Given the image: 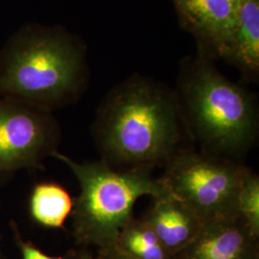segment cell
<instances>
[{"label": "cell", "mask_w": 259, "mask_h": 259, "mask_svg": "<svg viewBox=\"0 0 259 259\" xmlns=\"http://www.w3.org/2000/svg\"><path fill=\"white\" fill-rule=\"evenodd\" d=\"M93 134L101 160L121 169L165 166L194 141L176 92L139 74L107 94Z\"/></svg>", "instance_id": "1"}, {"label": "cell", "mask_w": 259, "mask_h": 259, "mask_svg": "<svg viewBox=\"0 0 259 259\" xmlns=\"http://www.w3.org/2000/svg\"><path fill=\"white\" fill-rule=\"evenodd\" d=\"M88 78L83 40L61 26L27 24L0 51V95L42 111L76 101Z\"/></svg>", "instance_id": "2"}, {"label": "cell", "mask_w": 259, "mask_h": 259, "mask_svg": "<svg viewBox=\"0 0 259 259\" xmlns=\"http://www.w3.org/2000/svg\"><path fill=\"white\" fill-rule=\"evenodd\" d=\"M176 93L203 153L233 159L253 144L258 132L255 96L223 75L208 56L185 60Z\"/></svg>", "instance_id": "3"}, {"label": "cell", "mask_w": 259, "mask_h": 259, "mask_svg": "<svg viewBox=\"0 0 259 259\" xmlns=\"http://www.w3.org/2000/svg\"><path fill=\"white\" fill-rule=\"evenodd\" d=\"M51 157L69 167L80 185L71 212L76 240L103 250L114 247L140 197L172 195L160 178L153 177L151 167L116 170L103 160L77 162L58 150Z\"/></svg>", "instance_id": "4"}, {"label": "cell", "mask_w": 259, "mask_h": 259, "mask_svg": "<svg viewBox=\"0 0 259 259\" xmlns=\"http://www.w3.org/2000/svg\"><path fill=\"white\" fill-rule=\"evenodd\" d=\"M247 168L233 159L191 149L173 157L160 180L205 223L236 214V198Z\"/></svg>", "instance_id": "5"}, {"label": "cell", "mask_w": 259, "mask_h": 259, "mask_svg": "<svg viewBox=\"0 0 259 259\" xmlns=\"http://www.w3.org/2000/svg\"><path fill=\"white\" fill-rule=\"evenodd\" d=\"M59 139L52 112L0 98V183L21 169H44Z\"/></svg>", "instance_id": "6"}, {"label": "cell", "mask_w": 259, "mask_h": 259, "mask_svg": "<svg viewBox=\"0 0 259 259\" xmlns=\"http://www.w3.org/2000/svg\"><path fill=\"white\" fill-rule=\"evenodd\" d=\"M178 17L201 47L200 53L219 57L236 24L238 0H173Z\"/></svg>", "instance_id": "7"}, {"label": "cell", "mask_w": 259, "mask_h": 259, "mask_svg": "<svg viewBox=\"0 0 259 259\" xmlns=\"http://www.w3.org/2000/svg\"><path fill=\"white\" fill-rule=\"evenodd\" d=\"M255 240L237 214L205 222L180 259H255Z\"/></svg>", "instance_id": "8"}, {"label": "cell", "mask_w": 259, "mask_h": 259, "mask_svg": "<svg viewBox=\"0 0 259 259\" xmlns=\"http://www.w3.org/2000/svg\"><path fill=\"white\" fill-rule=\"evenodd\" d=\"M154 200L142 220L156 233L170 255L179 253L198 235L204 223L173 195Z\"/></svg>", "instance_id": "9"}, {"label": "cell", "mask_w": 259, "mask_h": 259, "mask_svg": "<svg viewBox=\"0 0 259 259\" xmlns=\"http://www.w3.org/2000/svg\"><path fill=\"white\" fill-rule=\"evenodd\" d=\"M219 58L235 65L247 79L258 78L259 0H238L236 24Z\"/></svg>", "instance_id": "10"}, {"label": "cell", "mask_w": 259, "mask_h": 259, "mask_svg": "<svg viewBox=\"0 0 259 259\" xmlns=\"http://www.w3.org/2000/svg\"><path fill=\"white\" fill-rule=\"evenodd\" d=\"M74 200L64 186L56 183H38L29 199L31 218L48 229H62L73 209Z\"/></svg>", "instance_id": "11"}, {"label": "cell", "mask_w": 259, "mask_h": 259, "mask_svg": "<svg viewBox=\"0 0 259 259\" xmlns=\"http://www.w3.org/2000/svg\"><path fill=\"white\" fill-rule=\"evenodd\" d=\"M113 248L133 259H170V253L142 219L129 220Z\"/></svg>", "instance_id": "12"}, {"label": "cell", "mask_w": 259, "mask_h": 259, "mask_svg": "<svg viewBox=\"0 0 259 259\" xmlns=\"http://www.w3.org/2000/svg\"><path fill=\"white\" fill-rule=\"evenodd\" d=\"M236 214L244 221L254 237L259 234V177L247 168L238 190L235 205Z\"/></svg>", "instance_id": "13"}, {"label": "cell", "mask_w": 259, "mask_h": 259, "mask_svg": "<svg viewBox=\"0 0 259 259\" xmlns=\"http://www.w3.org/2000/svg\"><path fill=\"white\" fill-rule=\"evenodd\" d=\"M11 227H12V230L15 234V240L17 242L20 252H21L22 259H65V257L49 256V255H47V253H45L39 249H37L33 243L25 242L21 238L18 226L14 221L11 222Z\"/></svg>", "instance_id": "14"}, {"label": "cell", "mask_w": 259, "mask_h": 259, "mask_svg": "<svg viewBox=\"0 0 259 259\" xmlns=\"http://www.w3.org/2000/svg\"><path fill=\"white\" fill-rule=\"evenodd\" d=\"M103 254L105 256V259H133L128 255L122 253L119 250H116L115 248L103 250Z\"/></svg>", "instance_id": "15"}, {"label": "cell", "mask_w": 259, "mask_h": 259, "mask_svg": "<svg viewBox=\"0 0 259 259\" xmlns=\"http://www.w3.org/2000/svg\"><path fill=\"white\" fill-rule=\"evenodd\" d=\"M77 259H93L92 257H90L89 255H87V254H82V255H80L79 257Z\"/></svg>", "instance_id": "16"}, {"label": "cell", "mask_w": 259, "mask_h": 259, "mask_svg": "<svg viewBox=\"0 0 259 259\" xmlns=\"http://www.w3.org/2000/svg\"><path fill=\"white\" fill-rule=\"evenodd\" d=\"M0 254H1V253H0Z\"/></svg>", "instance_id": "17"}]
</instances>
